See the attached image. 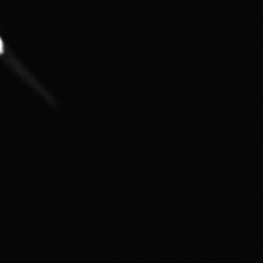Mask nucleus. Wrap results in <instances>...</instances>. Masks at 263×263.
Segmentation results:
<instances>
[{
  "label": "nucleus",
  "mask_w": 263,
  "mask_h": 263,
  "mask_svg": "<svg viewBox=\"0 0 263 263\" xmlns=\"http://www.w3.org/2000/svg\"><path fill=\"white\" fill-rule=\"evenodd\" d=\"M2 52H3V43L0 41V54H2Z\"/></svg>",
  "instance_id": "obj_1"
}]
</instances>
